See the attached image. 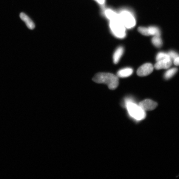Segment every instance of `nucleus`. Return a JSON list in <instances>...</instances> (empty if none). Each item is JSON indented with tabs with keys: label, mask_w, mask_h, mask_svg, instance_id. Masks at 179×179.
<instances>
[{
	"label": "nucleus",
	"mask_w": 179,
	"mask_h": 179,
	"mask_svg": "<svg viewBox=\"0 0 179 179\" xmlns=\"http://www.w3.org/2000/svg\"><path fill=\"white\" fill-rule=\"evenodd\" d=\"M172 61L170 58H166L157 61L154 65V68L157 70L166 69L171 66Z\"/></svg>",
	"instance_id": "obj_9"
},
{
	"label": "nucleus",
	"mask_w": 179,
	"mask_h": 179,
	"mask_svg": "<svg viewBox=\"0 0 179 179\" xmlns=\"http://www.w3.org/2000/svg\"><path fill=\"white\" fill-rule=\"evenodd\" d=\"M178 69L173 68L167 70L164 74V78L166 79L171 78L177 72Z\"/></svg>",
	"instance_id": "obj_14"
},
{
	"label": "nucleus",
	"mask_w": 179,
	"mask_h": 179,
	"mask_svg": "<svg viewBox=\"0 0 179 179\" xmlns=\"http://www.w3.org/2000/svg\"><path fill=\"white\" fill-rule=\"evenodd\" d=\"M138 105L145 112L154 110L156 108L158 104L153 100L147 99L141 101Z\"/></svg>",
	"instance_id": "obj_7"
},
{
	"label": "nucleus",
	"mask_w": 179,
	"mask_h": 179,
	"mask_svg": "<svg viewBox=\"0 0 179 179\" xmlns=\"http://www.w3.org/2000/svg\"><path fill=\"white\" fill-rule=\"evenodd\" d=\"M124 102L128 113L133 118L137 120H141L145 118V111L134 102L132 98H126Z\"/></svg>",
	"instance_id": "obj_3"
},
{
	"label": "nucleus",
	"mask_w": 179,
	"mask_h": 179,
	"mask_svg": "<svg viewBox=\"0 0 179 179\" xmlns=\"http://www.w3.org/2000/svg\"><path fill=\"white\" fill-rule=\"evenodd\" d=\"M138 31L141 34L145 36L161 35L160 29L155 26H141L138 28Z\"/></svg>",
	"instance_id": "obj_5"
},
{
	"label": "nucleus",
	"mask_w": 179,
	"mask_h": 179,
	"mask_svg": "<svg viewBox=\"0 0 179 179\" xmlns=\"http://www.w3.org/2000/svg\"><path fill=\"white\" fill-rule=\"evenodd\" d=\"M98 4L102 7L103 8L104 7V5L106 4V0H95Z\"/></svg>",
	"instance_id": "obj_17"
},
{
	"label": "nucleus",
	"mask_w": 179,
	"mask_h": 179,
	"mask_svg": "<svg viewBox=\"0 0 179 179\" xmlns=\"http://www.w3.org/2000/svg\"><path fill=\"white\" fill-rule=\"evenodd\" d=\"M92 80L96 83L104 84L111 90H115L119 85L118 77L117 76L109 73H98L94 76Z\"/></svg>",
	"instance_id": "obj_2"
},
{
	"label": "nucleus",
	"mask_w": 179,
	"mask_h": 179,
	"mask_svg": "<svg viewBox=\"0 0 179 179\" xmlns=\"http://www.w3.org/2000/svg\"><path fill=\"white\" fill-rule=\"evenodd\" d=\"M109 28L116 38L122 39L126 37L127 29L118 19L109 21Z\"/></svg>",
	"instance_id": "obj_4"
},
{
	"label": "nucleus",
	"mask_w": 179,
	"mask_h": 179,
	"mask_svg": "<svg viewBox=\"0 0 179 179\" xmlns=\"http://www.w3.org/2000/svg\"><path fill=\"white\" fill-rule=\"evenodd\" d=\"M168 53L170 59H171L172 61L173 60V61H174L176 58L179 56V55L178 53L175 52L173 50L170 51Z\"/></svg>",
	"instance_id": "obj_16"
},
{
	"label": "nucleus",
	"mask_w": 179,
	"mask_h": 179,
	"mask_svg": "<svg viewBox=\"0 0 179 179\" xmlns=\"http://www.w3.org/2000/svg\"><path fill=\"white\" fill-rule=\"evenodd\" d=\"M152 43L154 45L158 48H160L162 46L163 41L161 35L154 36L152 39Z\"/></svg>",
	"instance_id": "obj_13"
},
{
	"label": "nucleus",
	"mask_w": 179,
	"mask_h": 179,
	"mask_svg": "<svg viewBox=\"0 0 179 179\" xmlns=\"http://www.w3.org/2000/svg\"><path fill=\"white\" fill-rule=\"evenodd\" d=\"M154 67L151 63L145 64L140 67L137 70V73L139 76H147L151 73L153 71Z\"/></svg>",
	"instance_id": "obj_6"
},
{
	"label": "nucleus",
	"mask_w": 179,
	"mask_h": 179,
	"mask_svg": "<svg viewBox=\"0 0 179 179\" xmlns=\"http://www.w3.org/2000/svg\"><path fill=\"white\" fill-rule=\"evenodd\" d=\"M124 49L122 46H119L115 50L113 56V61L115 64H117L123 55Z\"/></svg>",
	"instance_id": "obj_11"
},
{
	"label": "nucleus",
	"mask_w": 179,
	"mask_h": 179,
	"mask_svg": "<svg viewBox=\"0 0 179 179\" xmlns=\"http://www.w3.org/2000/svg\"><path fill=\"white\" fill-rule=\"evenodd\" d=\"M21 19L25 22L28 28L30 30L34 29L35 28V24L33 21L24 13H22L20 14Z\"/></svg>",
	"instance_id": "obj_10"
},
{
	"label": "nucleus",
	"mask_w": 179,
	"mask_h": 179,
	"mask_svg": "<svg viewBox=\"0 0 179 179\" xmlns=\"http://www.w3.org/2000/svg\"><path fill=\"white\" fill-rule=\"evenodd\" d=\"M133 70L130 67L125 68L119 70L117 72V75L118 77L126 78L131 75L133 73Z\"/></svg>",
	"instance_id": "obj_12"
},
{
	"label": "nucleus",
	"mask_w": 179,
	"mask_h": 179,
	"mask_svg": "<svg viewBox=\"0 0 179 179\" xmlns=\"http://www.w3.org/2000/svg\"><path fill=\"white\" fill-rule=\"evenodd\" d=\"M174 64L176 66L179 65V56L176 58L174 61Z\"/></svg>",
	"instance_id": "obj_18"
},
{
	"label": "nucleus",
	"mask_w": 179,
	"mask_h": 179,
	"mask_svg": "<svg viewBox=\"0 0 179 179\" xmlns=\"http://www.w3.org/2000/svg\"><path fill=\"white\" fill-rule=\"evenodd\" d=\"M118 19L127 30L135 27L137 23L135 13L130 8H122L118 11Z\"/></svg>",
	"instance_id": "obj_1"
},
{
	"label": "nucleus",
	"mask_w": 179,
	"mask_h": 179,
	"mask_svg": "<svg viewBox=\"0 0 179 179\" xmlns=\"http://www.w3.org/2000/svg\"><path fill=\"white\" fill-rule=\"evenodd\" d=\"M166 58H170L168 53L163 52L158 53L156 57L157 61Z\"/></svg>",
	"instance_id": "obj_15"
},
{
	"label": "nucleus",
	"mask_w": 179,
	"mask_h": 179,
	"mask_svg": "<svg viewBox=\"0 0 179 179\" xmlns=\"http://www.w3.org/2000/svg\"><path fill=\"white\" fill-rule=\"evenodd\" d=\"M103 14L104 16L109 21L118 19V11L112 8H103Z\"/></svg>",
	"instance_id": "obj_8"
}]
</instances>
